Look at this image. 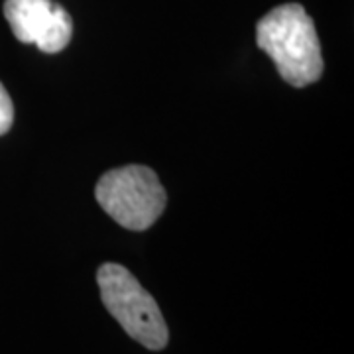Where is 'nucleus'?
Segmentation results:
<instances>
[{
    "label": "nucleus",
    "instance_id": "obj_1",
    "mask_svg": "<svg viewBox=\"0 0 354 354\" xmlns=\"http://www.w3.org/2000/svg\"><path fill=\"white\" fill-rule=\"evenodd\" d=\"M256 44L291 87H307L323 75V55L311 16L297 2L281 4L256 26Z\"/></svg>",
    "mask_w": 354,
    "mask_h": 354
},
{
    "label": "nucleus",
    "instance_id": "obj_2",
    "mask_svg": "<svg viewBox=\"0 0 354 354\" xmlns=\"http://www.w3.org/2000/svg\"><path fill=\"white\" fill-rule=\"evenodd\" d=\"M97 283L106 311L130 339L150 351H164L169 341L165 319L152 295L124 266L106 262L97 272Z\"/></svg>",
    "mask_w": 354,
    "mask_h": 354
},
{
    "label": "nucleus",
    "instance_id": "obj_3",
    "mask_svg": "<svg viewBox=\"0 0 354 354\" xmlns=\"http://www.w3.org/2000/svg\"><path fill=\"white\" fill-rule=\"evenodd\" d=\"M97 201L128 230H146L162 216L167 193L148 165H124L106 171L95 189Z\"/></svg>",
    "mask_w": 354,
    "mask_h": 354
},
{
    "label": "nucleus",
    "instance_id": "obj_4",
    "mask_svg": "<svg viewBox=\"0 0 354 354\" xmlns=\"http://www.w3.org/2000/svg\"><path fill=\"white\" fill-rule=\"evenodd\" d=\"M4 18L18 41L44 53L64 51L73 36L71 16L53 0H4Z\"/></svg>",
    "mask_w": 354,
    "mask_h": 354
},
{
    "label": "nucleus",
    "instance_id": "obj_5",
    "mask_svg": "<svg viewBox=\"0 0 354 354\" xmlns=\"http://www.w3.org/2000/svg\"><path fill=\"white\" fill-rule=\"evenodd\" d=\"M14 122V104L8 91L0 83V136L6 134Z\"/></svg>",
    "mask_w": 354,
    "mask_h": 354
}]
</instances>
